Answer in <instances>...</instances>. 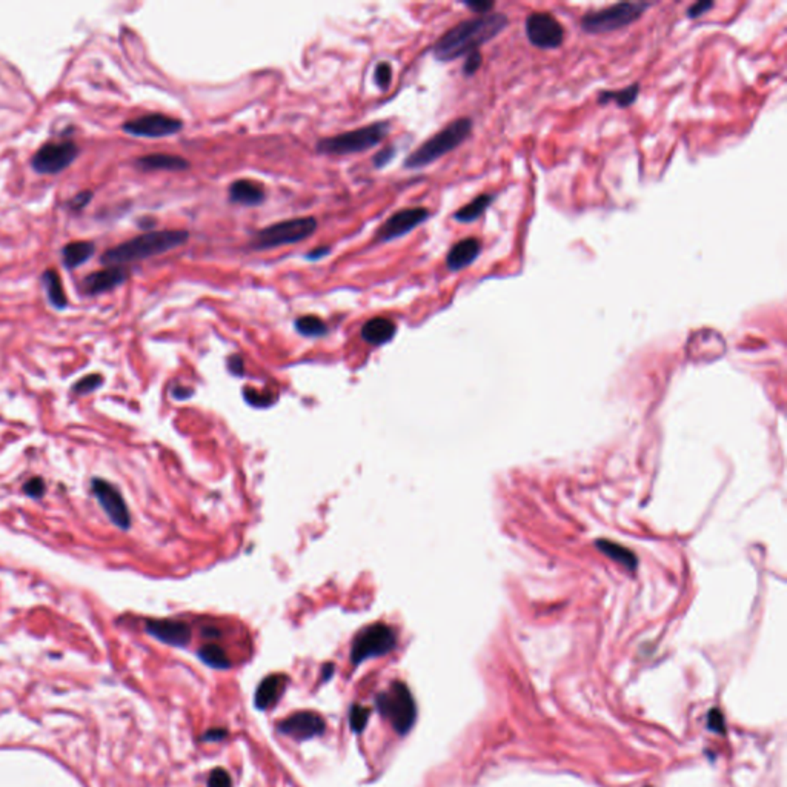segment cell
<instances>
[{"label": "cell", "mask_w": 787, "mask_h": 787, "mask_svg": "<svg viewBox=\"0 0 787 787\" xmlns=\"http://www.w3.org/2000/svg\"><path fill=\"white\" fill-rule=\"evenodd\" d=\"M230 200L232 203H239L243 206H257L260 203H263L265 188L261 186L259 181H254L250 179L235 180L230 186Z\"/></svg>", "instance_id": "obj_19"}, {"label": "cell", "mask_w": 787, "mask_h": 787, "mask_svg": "<svg viewBox=\"0 0 787 787\" xmlns=\"http://www.w3.org/2000/svg\"><path fill=\"white\" fill-rule=\"evenodd\" d=\"M714 5L715 3L712 2V0H699V2H695L694 5L689 6L688 11H686V16L689 19H698L706 14L710 8H714Z\"/></svg>", "instance_id": "obj_36"}, {"label": "cell", "mask_w": 787, "mask_h": 787, "mask_svg": "<svg viewBox=\"0 0 787 787\" xmlns=\"http://www.w3.org/2000/svg\"><path fill=\"white\" fill-rule=\"evenodd\" d=\"M197 655L200 660L210 666V668L220 670L231 668V661L230 658H228L225 649L215 643L201 646V648L197 650Z\"/></svg>", "instance_id": "obj_25"}, {"label": "cell", "mask_w": 787, "mask_h": 787, "mask_svg": "<svg viewBox=\"0 0 787 787\" xmlns=\"http://www.w3.org/2000/svg\"><path fill=\"white\" fill-rule=\"evenodd\" d=\"M332 674H334V666H332V664H326L325 668H323V674H321L323 680H329V678H331Z\"/></svg>", "instance_id": "obj_46"}, {"label": "cell", "mask_w": 787, "mask_h": 787, "mask_svg": "<svg viewBox=\"0 0 787 787\" xmlns=\"http://www.w3.org/2000/svg\"><path fill=\"white\" fill-rule=\"evenodd\" d=\"M226 735L228 732L225 729H211L201 737V739H203V741H220V739H223Z\"/></svg>", "instance_id": "obj_42"}, {"label": "cell", "mask_w": 787, "mask_h": 787, "mask_svg": "<svg viewBox=\"0 0 787 787\" xmlns=\"http://www.w3.org/2000/svg\"><path fill=\"white\" fill-rule=\"evenodd\" d=\"M295 329L305 337H321L328 332V328L321 319L315 315H303L295 320Z\"/></svg>", "instance_id": "obj_27"}, {"label": "cell", "mask_w": 787, "mask_h": 787, "mask_svg": "<svg viewBox=\"0 0 787 787\" xmlns=\"http://www.w3.org/2000/svg\"><path fill=\"white\" fill-rule=\"evenodd\" d=\"M146 632L159 641L176 648H185L191 641L190 624L180 620H148Z\"/></svg>", "instance_id": "obj_15"}, {"label": "cell", "mask_w": 787, "mask_h": 787, "mask_svg": "<svg viewBox=\"0 0 787 787\" xmlns=\"http://www.w3.org/2000/svg\"><path fill=\"white\" fill-rule=\"evenodd\" d=\"M509 19L501 12H489L474 19L463 20L446 31L434 45V56L440 62H450L465 54L477 51L506 28Z\"/></svg>", "instance_id": "obj_1"}, {"label": "cell", "mask_w": 787, "mask_h": 787, "mask_svg": "<svg viewBox=\"0 0 787 787\" xmlns=\"http://www.w3.org/2000/svg\"><path fill=\"white\" fill-rule=\"evenodd\" d=\"M77 156L79 146L71 140L46 143L34 154L31 165L39 174H57L66 170Z\"/></svg>", "instance_id": "obj_10"}, {"label": "cell", "mask_w": 787, "mask_h": 787, "mask_svg": "<svg viewBox=\"0 0 787 787\" xmlns=\"http://www.w3.org/2000/svg\"><path fill=\"white\" fill-rule=\"evenodd\" d=\"M397 154V150L394 146H388V148H383L379 152L374 156V166L377 168H383L386 166L389 161H391Z\"/></svg>", "instance_id": "obj_37"}, {"label": "cell", "mask_w": 787, "mask_h": 787, "mask_svg": "<svg viewBox=\"0 0 787 787\" xmlns=\"http://www.w3.org/2000/svg\"><path fill=\"white\" fill-rule=\"evenodd\" d=\"M126 279H128L126 269L120 266H110L108 269H103V271H96L90 275H86L83 280V288L85 291L91 295L102 294L125 283Z\"/></svg>", "instance_id": "obj_18"}, {"label": "cell", "mask_w": 787, "mask_h": 787, "mask_svg": "<svg viewBox=\"0 0 787 787\" xmlns=\"http://www.w3.org/2000/svg\"><path fill=\"white\" fill-rule=\"evenodd\" d=\"M374 80H375V83L380 86V90H388L389 85H391V82H392L391 65H389L388 62H381V63L377 65Z\"/></svg>", "instance_id": "obj_32"}, {"label": "cell", "mask_w": 787, "mask_h": 787, "mask_svg": "<svg viewBox=\"0 0 787 787\" xmlns=\"http://www.w3.org/2000/svg\"><path fill=\"white\" fill-rule=\"evenodd\" d=\"M472 131V120L469 117H460L450 122L441 131L434 134L425 143H421L417 150L409 154L405 160V166L417 170V168L428 166L435 160L446 156L448 152L454 151L469 137Z\"/></svg>", "instance_id": "obj_3"}, {"label": "cell", "mask_w": 787, "mask_h": 787, "mask_svg": "<svg viewBox=\"0 0 787 787\" xmlns=\"http://www.w3.org/2000/svg\"><path fill=\"white\" fill-rule=\"evenodd\" d=\"M289 678L283 674H272L261 680L254 695V704L259 710H268L279 703L285 694Z\"/></svg>", "instance_id": "obj_16"}, {"label": "cell", "mask_w": 787, "mask_h": 787, "mask_svg": "<svg viewBox=\"0 0 787 787\" xmlns=\"http://www.w3.org/2000/svg\"><path fill=\"white\" fill-rule=\"evenodd\" d=\"M102 383H103L102 375L91 374V375L83 377V379H80L76 385L72 386V389H74V392L83 395V394H90L92 391H96V389H99Z\"/></svg>", "instance_id": "obj_31"}, {"label": "cell", "mask_w": 787, "mask_h": 787, "mask_svg": "<svg viewBox=\"0 0 787 787\" xmlns=\"http://www.w3.org/2000/svg\"><path fill=\"white\" fill-rule=\"evenodd\" d=\"M137 166L142 168L145 171L152 170H166V171H183L186 170L190 163L188 160L180 156H174V154H150V156H143L137 159Z\"/></svg>", "instance_id": "obj_21"}, {"label": "cell", "mask_w": 787, "mask_h": 787, "mask_svg": "<svg viewBox=\"0 0 787 787\" xmlns=\"http://www.w3.org/2000/svg\"><path fill=\"white\" fill-rule=\"evenodd\" d=\"M43 283L46 288V292H48V299L51 301V305L57 309L66 308V305H68V300H66V295H65L62 281H60L59 274L54 271V269H48V271L43 274Z\"/></svg>", "instance_id": "obj_26"}, {"label": "cell", "mask_w": 787, "mask_h": 787, "mask_svg": "<svg viewBox=\"0 0 787 787\" xmlns=\"http://www.w3.org/2000/svg\"><path fill=\"white\" fill-rule=\"evenodd\" d=\"M723 726H724V719L721 714H719L718 710H712L709 715V728L717 732H723Z\"/></svg>", "instance_id": "obj_40"}, {"label": "cell", "mask_w": 787, "mask_h": 787, "mask_svg": "<svg viewBox=\"0 0 787 787\" xmlns=\"http://www.w3.org/2000/svg\"><path fill=\"white\" fill-rule=\"evenodd\" d=\"M228 366H230V371L234 375H243L245 374V363H243V359H241L240 355H232V357L228 360Z\"/></svg>", "instance_id": "obj_39"}, {"label": "cell", "mask_w": 787, "mask_h": 787, "mask_svg": "<svg viewBox=\"0 0 787 787\" xmlns=\"http://www.w3.org/2000/svg\"><path fill=\"white\" fill-rule=\"evenodd\" d=\"M640 91H641L640 83H634L630 86H626V88L617 90V91L615 90L601 91L600 94H598L597 102L600 105L615 103L618 108H629L630 105H634L637 102Z\"/></svg>", "instance_id": "obj_23"}, {"label": "cell", "mask_w": 787, "mask_h": 787, "mask_svg": "<svg viewBox=\"0 0 787 787\" xmlns=\"http://www.w3.org/2000/svg\"><path fill=\"white\" fill-rule=\"evenodd\" d=\"M201 634H203L205 638H210V640H219V638L221 637V632H220L217 628H214V626H206V628H203V630H201Z\"/></svg>", "instance_id": "obj_44"}, {"label": "cell", "mask_w": 787, "mask_h": 787, "mask_svg": "<svg viewBox=\"0 0 787 787\" xmlns=\"http://www.w3.org/2000/svg\"><path fill=\"white\" fill-rule=\"evenodd\" d=\"M481 60H483V56L479 50L469 52L468 57H466V62L463 63V74H465L466 77L474 76V74L480 70Z\"/></svg>", "instance_id": "obj_35"}, {"label": "cell", "mask_w": 787, "mask_h": 787, "mask_svg": "<svg viewBox=\"0 0 787 787\" xmlns=\"http://www.w3.org/2000/svg\"><path fill=\"white\" fill-rule=\"evenodd\" d=\"M91 489L92 494L96 495L99 504L102 506L105 514L108 515V519L112 521V524H116V526L122 530L130 529L131 514L123 500V495L120 494V490L114 486V484L103 479H92Z\"/></svg>", "instance_id": "obj_11"}, {"label": "cell", "mask_w": 787, "mask_h": 787, "mask_svg": "<svg viewBox=\"0 0 787 787\" xmlns=\"http://www.w3.org/2000/svg\"><path fill=\"white\" fill-rule=\"evenodd\" d=\"M191 394H192V391H190V389H183V388H176V389H174V391H172L174 399H177V400H185V399H188V397H190Z\"/></svg>", "instance_id": "obj_45"}, {"label": "cell", "mask_w": 787, "mask_h": 787, "mask_svg": "<svg viewBox=\"0 0 787 787\" xmlns=\"http://www.w3.org/2000/svg\"><path fill=\"white\" fill-rule=\"evenodd\" d=\"M94 252H96V248H94L91 241H72V243H68L63 248V263L70 269L77 268L86 263L92 257Z\"/></svg>", "instance_id": "obj_24"}, {"label": "cell", "mask_w": 787, "mask_h": 787, "mask_svg": "<svg viewBox=\"0 0 787 787\" xmlns=\"http://www.w3.org/2000/svg\"><path fill=\"white\" fill-rule=\"evenodd\" d=\"M481 252V243L479 239L468 237L450 248L446 255V266L449 271L459 272L461 269L470 266Z\"/></svg>", "instance_id": "obj_17"}, {"label": "cell", "mask_w": 787, "mask_h": 787, "mask_svg": "<svg viewBox=\"0 0 787 787\" xmlns=\"http://www.w3.org/2000/svg\"><path fill=\"white\" fill-rule=\"evenodd\" d=\"M650 6V2H641V0L640 2H620L608 8L586 12L581 17L580 26L588 34H608L637 22Z\"/></svg>", "instance_id": "obj_5"}, {"label": "cell", "mask_w": 787, "mask_h": 787, "mask_svg": "<svg viewBox=\"0 0 787 787\" xmlns=\"http://www.w3.org/2000/svg\"><path fill=\"white\" fill-rule=\"evenodd\" d=\"M397 646L395 630L385 623H375L363 629L354 638L351 660L355 666L374 657H383L392 652Z\"/></svg>", "instance_id": "obj_8"}, {"label": "cell", "mask_w": 787, "mask_h": 787, "mask_svg": "<svg viewBox=\"0 0 787 787\" xmlns=\"http://www.w3.org/2000/svg\"><path fill=\"white\" fill-rule=\"evenodd\" d=\"M188 239H190V232L183 230L146 232L105 251L102 255V263L108 266H120L131 263V261L156 257V255L177 250L186 243Z\"/></svg>", "instance_id": "obj_2"}, {"label": "cell", "mask_w": 787, "mask_h": 787, "mask_svg": "<svg viewBox=\"0 0 787 787\" xmlns=\"http://www.w3.org/2000/svg\"><path fill=\"white\" fill-rule=\"evenodd\" d=\"M23 492L31 499H42L46 492V484L42 477H32L23 484Z\"/></svg>", "instance_id": "obj_33"}, {"label": "cell", "mask_w": 787, "mask_h": 787, "mask_svg": "<svg viewBox=\"0 0 787 787\" xmlns=\"http://www.w3.org/2000/svg\"><path fill=\"white\" fill-rule=\"evenodd\" d=\"M375 706L399 735H406L412 729L417 718V706L408 686L403 681H392L386 690L375 698Z\"/></svg>", "instance_id": "obj_4"}, {"label": "cell", "mask_w": 787, "mask_h": 787, "mask_svg": "<svg viewBox=\"0 0 787 787\" xmlns=\"http://www.w3.org/2000/svg\"><path fill=\"white\" fill-rule=\"evenodd\" d=\"M371 717V709L366 706L354 704L351 710H349V726L355 732V734H361L366 729V724Z\"/></svg>", "instance_id": "obj_28"}, {"label": "cell", "mask_w": 787, "mask_h": 787, "mask_svg": "<svg viewBox=\"0 0 787 787\" xmlns=\"http://www.w3.org/2000/svg\"><path fill=\"white\" fill-rule=\"evenodd\" d=\"M389 128L391 126L388 122H377L357 128V130L337 134V136L321 139L317 143V151L321 154L345 156V154L371 150V148H375L383 142V139L388 136Z\"/></svg>", "instance_id": "obj_6"}, {"label": "cell", "mask_w": 787, "mask_h": 787, "mask_svg": "<svg viewBox=\"0 0 787 787\" xmlns=\"http://www.w3.org/2000/svg\"><path fill=\"white\" fill-rule=\"evenodd\" d=\"M397 332V326L392 320L385 317H374L368 320L361 328V339L369 345H385L391 341Z\"/></svg>", "instance_id": "obj_20"}, {"label": "cell", "mask_w": 787, "mask_h": 787, "mask_svg": "<svg viewBox=\"0 0 787 787\" xmlns=\"http://www.w3.org/2000/svg\"><path fill=\"white\" fill-rule=\"evenodd\" d=\"M465 5L468 6V8L472 10L474 12H479L480 16H484V14H489V11L494 8L495 3L489 2V0H474V2L472 0H469V2H465Z\"/></svg>", "instance_id": "obj_38"}, {"label": "cell", "mask_w": 787, "mask_h": 787, "mask_svg": "<svg viewBox=\"0 0 787 787\" xmlns=\"http://www.w3.org/2000/svg\"><path fill=\"white\" fill-rule=\"evenodd\" d=\"M329 252H331V248H329V246H320V248H317V250H312L311 252H308V254H306V259H308V260H320V259L325 257V255H328Z\"/></svg>", "instance_id": "obj_43"}, {"label": "cell", "mask_w": 787, "mask_h": 787, "mask_svg": "<svg viewBox=\"0 0 787 787\" xmlns=\"http://www.w3.org/2000/svg\"><path fill=\"white\" fill-rule=\"evenodd\" d=\"M600 544H601V550H604L609 557L615 558L617 561L626 564V566H635V557L632 555L629 550L623 549L621 546H618V544L608 541H600Z\"/></svg>", "instance_id": "obj_29"}, {"label": "cell", "mask_w": 787, "mask_h": 787, "mask_svg": "<svg viewBox=\"0 0 787 787\" xmlns=\"http://www.w3.org/2000/svg\"><path fill=\"white\" fill-rule=\"evenodd\" d=\"M183 123L181 120L174 119L165 114H145L134 120H130L123 125V131L131 134L134 137H168L179 132Z\"/></svg>", "instance_id": "obj_13"}, {"label": "cell", "mask_w": 787, "mask_h": 787, "mask_svg": "<svg viewBox=\"0 0 787 787\" xmlns=\"http://www.w3.org/2000/svg\"><path fill=\"white\" fill-rule=\"evenodd\" d=\"M494 200H495L494 194H480V196H477L472 201H469L468 205L461 206L460 210L454 214V219L457 221H460V223H472V221L480 219L481 215L486 212V210L492 205Z\"/></svg>", "instance_id": "obj_22"}, {"label": "cell", "mask_w": 787, "mask_h": 787, "mask_svg": "<svg viewBox=\"0 0 787 787\" xmlns=\"http://www.w3.org/2000/svg\"><path fill=\"white\" fill-rule=\"evenodd\" d=\"M91 196H92V194H91L90 191H83V192L77 194V196L74 197V200H72V208H74V210H77V211L82 210L83 206H86V203H90Z\"/></svg>", "instance_id": "obj_41"}, {"label": "cell", "mask_w": 787, "mask_h": 787, "mask_svg": "<svg viewBox=\"0 0 787 787\" xmlns=\"http://www.w3.org/2000/svg\"><path fill=\"white\" fill-rule=\"evenodd\" d=\"M524 32L529 42L540 50H557L564 42L563 25L544 11L530 12L524 20Z\"/></svg>", "instance_id": "obj_9"}, {"label": "cell", "mask_w": 787, "mask_h": 787, "mask_svg": "<svg viewBox=\"0 0 787 787\" xmlns=\"http://www.w3.org/2000/svg\"><path fill=\"white\" fill-rule=\"evenodd\" d=\"M208 787H232V779L223 768H215L210 778H208Z\"/></svg>", "instance_id": "obj_34"}, {"label": "cell", "mask_w": 787, "mask_h": 787, "mask_svg": "<svg viewBox=\"0 0 787 787\" xmlns=\"http://www.w3.org/2000/svg\"><path fill=\"white\" fill-rule=\"evenodd\" d=\"M243 395H245V399L248 403H250V405L257 406V408L271 406L272 403L275 401V395L272 392L257 391V389H252V388L245 389Z\"/></svg>", "instance_id": "obj_30"}, {"label": "cell", "mask_w": 787, "mask_h": 787, "mask_svg": "<svg viewBox=\"0 0 787 787\" xmlns=\"http://www.w3.org/2000/svg\"><path fill=\"white\" fill-rule=\"evenodd\" d=\"M429 215L430 214L426 208H406V210L397 211L377 230L375 240L383 243V241L403 237V235L415 230L417 226H420L423 221H426Z\"/></svg>", "instance_id": "obj_12"}, {"label": "cell", "mask_w": 787, "mask_h": 787, "mask_svg": "<svg viewBox=\"0 0 787 787\" xmlns=\"http://www.w3.org/2000/svg\"><path fill=\"white\" fill-rule=\"evenodd\" d=\"M277 730L280 734L291 737L295 741H306L325 734L326 723L317 712H295L291 717L281 719L277 724Z\"/></svg>", "instance_id": "obj_14"}, {"label": "cell", "mask_w": 787, "mask_h": 787, "mask_svg": "<svg viewBox=\"0 0 787 787\" xmlns=\"http://www.w3.org/2000/svg\"><path fill=\"white\" fill-rule=\"evenodd\" d=\"M315 230H317V220L314 217L289 219L257 231L248 246L254 251L274 250L283 245L299 243L311 237Z\"/></svg>", "instance_id": "obj_7"}]
</instances>
